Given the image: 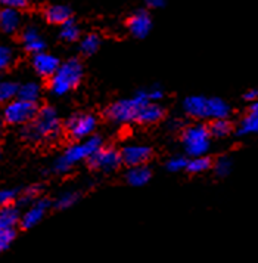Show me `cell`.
Instances as JSON below:
<instances>
[{
    "label": "cell",
    "instance_id": "24",
    "mask_svg": "<svg viewBox=\"0 0 258 263\" xmlns=\"http://www.w3.org/2000/svg\"><path fill=\"white\" fill-rule=\"evenodd\" d=\"M208 132L214 138H226L232 132V123L227 119L212 120V123L208 127Z\"/></svg>",
    "mask_w": 258,
    "mask_h": 263
},
{
    "label": "cell",
    "instance_id": "7",
    "mask_svg": "<svg viewBox=\"0 0 258 263\" xmlns=\"http://www.w3.org/2000/svg\"><path fill=\"white\" fill-rule=\"evenodd\" d=\"M96 126H97V119L93 114L78 112V114L71 116L70 119L67 120L65 130H67L70 138L80 142L84 139H89L93 135Z\"/></svg>",
    "mask_w": 258,
    "mask_h": 263
},
{
    "label": "cell",
    "instance_id": "2",
    "mask_svg": "<svg viewBox=\"0 0 258 263\" xmlns=\"http://www.w3.org/2000/svg\"><path fill=\"white\" fill-rule=\"evenodd\" d=\"M102 146H104V142H102L101 136H90L89 139L70 145L64 151V154L55 160L53 172L58 175L68 173L72 166H75L82 161H89L90 157L93 156L96 151H99Z\"/></svg>",
    "mask_w": 258,
    "mask_h": 263
},
{
    "label": "cell",
    "instance_id": "1",
    "mask_svg": "<svg viewBox=\"0 0 258 263\" xmlns=\"http://www.w3.org/2000/svg\"><path fill=\"white\" fill-rule=\"evenodd\" d=\"M62 123L53 107H43L38 109L35 119L27 124L23 130V138L31 144L53 142L61 136Z\"/></svg>",
    "mask_w": 258,
    "mask_h": 263
},
{
    "label": "cell",
    "instance_id": "3",
    "mask_svg": "<svg viewBox=\"0 0 258 263\" xmlns=\"http://www.w3.org/2000/svg\"><path fill=\"white\" fill-rule=\"evenodd\" d=\"M83 77L82 62L75 58L61 64L56 72L49 79V90L56 96H64L74 90Z\"/></svg>",
    "mask_w": 258,
    "mask_h": 263
},
{
    "label": "cell",
    "instance_id": "20",
    "mask_svg": "<svg viewBox=\"0 0 258 263\" xmlns=\"http://www.w3.org/2000/svg\"><path fill=\"white\" fill-rule=\"evenodd\" d=\"M151 168L148 166H137V167H129L126 173V180L131 186H143L151 180Z\"/></svg>",
    "mask_w": 258,
    "mask_h": 263
},
{
    "label": "cell",
    "instance_id": "16",
    "mask_svg": "<svg viewBox=\"0 0 258 263\" xmlns=\"http://www.w3.org/2000/svg\"><path fill=\"white\" fill-rule=\"evenodd\" d=\"M19 219V210L13 204L0 209V232H16Z\"/></svg>",
    "mask_w": 258,
    "mask_h": 263
},
{
    "label": "cell",
    "instance_id": "22",
    "mask_svg": "<svg viewBox=\"0 0 258 263\" xmlns=\"http://www.w3.org/2000/svg\"><path fill=\"white\" fill-rule=\"evenodd\" d=\"M40 96H42V86L37 82H27V83L21 84L18 89V99L30 102V104L37 105Z\"/></svg>",
    "mask_w": 258,
    "mask_h": 263
},
{
    "label": "cell",
    "instance_id": "15",
    "mask_svg": "<svg viewBox=\"0 0 258 263\" xmlns=\"http://www.w3.org/2000/svg\"><path fill=\"white\" fill-rule=\"evenodd\" d=\"M21 27V13L11 8L0 9V30L6 34L18 31Z\"/></svg>",
    "mask_w": 258,
    "mask_h": 263
},
{
    "label": "cell",
    "instance_id": "13",
    "mask_svg": "<svg viewBox=\"0 0 258 263\" xmlns=\"http://www.w3.org/2000/svg\"><path fill=\"white\" fill-rule=\"evenodd\" d=\"M21 40H23L24 49L33 55H37L40 52H45V48H46V42L43 36L40 34L38 28L34 27V25H28L25 27L21 34Z\"/></svg>",
    "mask_w": 258,
    "mask_h": 263
},
{
    "label": "cell",
    "instance_id": "30",
    "mask_svg": "<svg viewBox=\"0 0 258 263\" xmlns=\"http://www.w3.org/2000/svg\"><path fill=\"white\" fill-rule=\"evenodd\" d=\"M38 194H40V188L38 186H30L28 190L24 191L23 195H18L19 204H24V205L30 207L31 204H34L38 200Z\"/></svg>",
    "mask_w": 258,
    "mask_h": 263
},
{
    "label": "cell",
    "instance_id": "18",
    "mask_svg": "<svg viewBox=\"0 0 258 263\" xmlns=\"http://www.w3.org/2000/svg\"><path fill=\"white\" fill-rule=\"evenodd\" d=\"M45 18L49 24L64 25L71 20V9L65 5H50L45 9Z\"/></svg>",
    "mask_w": 258,
    "mask_h": 263
},
{
    "label": "cell",
    "instance_id": "12",
    "mask_svg": "<svg viewBox=\"0 0 258 263\" xmlns=\"http://www.w3.org/2000/svg\"><path fill=\"white\" fill-rule=\"evenodd\" d=\"M31 64H33L34 71L38 76L46 77V79H50L61 65L58 58L52 53H47V52H40L37 55H33Z\"/></svg>",
    "mask_w": 258,
    "mask_h": 263
},
{
    "label": "cell",
    "instance_id": "26",
    "mask_svg": "<svg viewBox=\"0 0 258 263\" xmlns=\"http://www.w3.org/2000/svg\"><path fill=\"white\" fill-rule=\"evenodd\" d=\"M101 46V37L97 34H87L82 39L80 42V50L83 55H93L94 52H97V49Z\"/></svg>",
    "mask_w": 258,
    "mask_h": 263
},
{
    "label": "cell",
    "instance_id": "6",
    "mask_svg": "<svg viewBox=\"0 0 258 263\" xmlns=\"http://www.w3.org/2000/svg\"><path fill=\"white\" fill-rule=\"evenodd\" d=\"M38 112V107L35 104H30L21 99H13L9 104L5 105L2 119L5 123L12 126H27L35 119Z\"/></svg>",
    "mask_w": 258,
    "mask_h": 263
},
{
    "label": "cell",
    "instance_id": "37",
    "mask_svg": "<svg viewBox=\"0 0 258 263\" xmlns=\"http://www.w3.org/2000/svg\"><path fill=\"white\" fill-rule=\"evenodd\" d=\"M244 98H245L247 101H252V102H257V101H258V89H251V90H248L247 93L244 95Z\"/></svg>",
    "mask_w": 258,
    "mask_h": 263
},
{
    "label": "cell",
    "instance_id": "25",
    "mask_svg": "<svg viewBox=\"0 0 258 263\" xmlns=\"http://www.w3.org/2000/svg\"><path fill=\"white\" fill-rule=\"evenodd\" d=\"M59 36L65 42H75L80 37V27L78 24L71 18L70 21H67L64 25H61V33Z\"/></svg>",
    "mask_w": 258,
    "mask_h": 263
},
{
    "label": "cell",
    "instance_id": "27",
    "mask_svg": "<svg viewBox=\"0 0 258 263\" xmlns=\"http://www.w3.org/2000/svg\"><path fill=\"white\" fill-rule=\"evenodd\" d=\"M210 167H211V160L208 157H196L189 160L186 170L189 173H204Z\"/></svg>",
    "mask_w": 258,
    "mask_h": 263
},
{
    "label": "cell",
    "instance_id": "8",
    "mask_svg": "<svg viewBox=\"0 0 258 263\" xmlns=\"http://www.w3.org/2000/svg\"><path fill=\"white\" fill-rule=\"evenodd\" d=\"M90 167L94 170L104 172V173H109L114 172L120 167L121 164V156L115 148L112 146H102L99 151H96L93 156L89 160Z\"/></svg>",
    "mask_w": 258,
    "mask_h": 263
},
{
    "label": "cell",
    "instance_id": "10",
    "mask_svg": "<svg viewBox=\"0 0 258 263\" xmlns=\"http://www.w3.org/2000/svg\"><path fill=\"white\" fill-rule=\"evenodd\" d=\"M50 209V201L49 200H45V198H38L34 204H31L25 213L21 216L19 219V225L24 228V229H31L34 228L35 225H38L43 217L46 216L47 210Z\"/></svg>",
    "mask_w": 258,
    "mask_h": 263
},
{
    "label": "cell",
    "instance_id": "39",
    "mask_svg": "<svg viewBox=\"0 0 258 263\" xmlns=\"http://www.w3.org/2000/svg\"><path fill=\"white\" fill-rule=\"evenodd\" d=\"M3 126H5V121H3L2 116H0V135H2V132H3Z\"/></svg>",
    "mask_w": 258,
    "mask_h": 263
},
{
    "label": "cell",
    "instance_id": "34",
    "mask_svg": "<svg viewBox=\"0 0 258 263\" xmlns=\"http://www.w3.org/2000/svg\"><path fill=\"white\" fill-rule=\"evenodd\" d=\"M2 5L5 8H11V9H15V11H21V9L28 8V2L27 0H3Z\"/></svg>",
    "mask_w": 258,
    "mask_h": 263
},
{
    "label": "cell",
    "instance_id": "28",
    "mask_svg": "<svg viewBox=\"0 0 258 263\" xmlns=\"http://www.w3.org/2000/svg\"><path fill=\"white\" fill-rule=\"evenodd\" d=\"M77 201H78V194L77 192H64L55 201V207L59 209V210H67V209H71Z\"/></svg>",
    "mask_w": 258,
    "mask_h": 263
},
{
    "label": "cell",
    "instance_id": "31",
    "mask_svg": "<svg viewBox=\"0 0 258 263\" xmlns=\"http://www.w3.org/2000/svg\"><path fill=\"white\" fill-rule=\"evenodd\" d=\"M188 158L186 157H182V156H176V157H171L168 161H167V168L170 170V172H173V173H176V172H182V170H186L188 167Z\"/></svg>",
    "mask_w": 258,
    "mask_h": 263
},
{
    "label": "cell",
    "instance_id": "19",
    "mask_svg": "<svg viewBox=\"0 0 258 263\" xmlns=\"http://www.w3.org/2000/svg\"><path fill=\"white\" fill-rule=\"evenodd\" d=\"M229 114H230V107L224 99H222V98H208L207 119L223 120L227 119Z\"/></svg>",
    "mask_w": 258,
    "mask_h": 263
},
{
    "label": "cell",
    "instance_id": "9",
    "mask_svg": "<svg viewBox=\"0 0 258 263\" xmlns=\"http://www.w3.org/2000/svg\"><path fill=\"white\" fill-rule=\"evenodd\" d=\"M121 163L127 164L129 167H137V166H146V161L152 156V151L146 145H127L120 153Z\"/></svg>",
    "mask_w": 258,
    "mask_h": 263
},
{
    "label": "cell",
    "instance_id": "14",
    "mask_svg": "<svg viewBox=\"0 0 258 263\" xmlns=\"http://www.w3.org/2000/svg\"><path fill=\"white\" fill-rule=\"evenodd\" d=\"M207 105H208V98L205 96H189L183 102L185 112L193 117V119H207Z\"/></svg>",
    "mask_w": 258,
    "mask_h": 263
},
{
    "label": "cell",
    "instance_id": "11",
    "mask_svg": "<svg viewBox=\"0 0 258 263\" xmlns=\"http://www.w3.org/2000/svg\"><path fill=\"white\" fill-rule=\"evenodd\" d=\"M127 28L130 34L136 39H145L152 30V18L146 11H136L127 20Z\"/></svg>",
    "mask_w": 258,
    "mask_h": 263
},
{
    "label": "cell",
    "instance_id": "38",
    "mask_svg": "<svg viewBox=\"0 0 258 263\" xmlns=\"http://www.w3.org/2000/svg\"><path fill=\"white\" fill-rule=\"evenodd\" d=\"M146 5H148L149 8H155V9H158V8H164L165 2L164 0H148V2H146Z\"/></svg>",
    "mask_w": 258,
    "mask_h": 263
},
{
    "label": "cell",
    "instance_id": "35",
    "mask_svg": "<svg viewBox=\"0 0 258 263\" xmlns=\"http://www.w3.org/2000/svg\"><path fill=\"white\" fill-rule=\"evenodd\" d=\"M16 232H0V253L5 251L15 238Z\"/></svg>",
    "mask_w": 258,
    "mask_h": 263
},
{
    "label": "cell",
    "instance_id": "17",
    "mask_svg": "<svg viewBox=\"0 0 258 263\" xmlns=\"http://www.w3.org/2000/svg\"><path fill=\"white\" fill-rule=\"evenodd\" d=\"M163 117H164L163 107L155 102H148L139 109L136 121L141 124H153V123H158Z\"/></svg>",
    "mask_w": 258,
    "mask_h": 263
},
{
    "label": "cell",
    "instance_id": "21",
    "mask_svg": "<svg viewBox=\"0 0 258 263\" xmlns=\"http://www.w3.org/2000/svg\"><path fill=\"white\" fill-rule=\"evenodd\" d=\"M237 132H239V135L258 133V101L251 105L248 114L241 121Z\"/></svg>",
    "mask_w": 258,
    "mask_h": 263
},
{
    "label": "cell",
    "instance_id": "5",
    "mask_svg": "<svg viewBox=\"0 0 258 263\" xmlns=\"http://www.w3.org/2000/svg\"><path fill=\"white\" fill-rule=\"evenodd\" d=\"M182 142L186 154L192 158L205 157L211 146V135L204 124H193L186 127L182 133Z\"/></svg>",
    "mask_w": 258,
    "mask_h": 263
},
{
    "label": "cell",
    "instance_id": "32",
    "mask_svg": "<svg viewBox=\"0 0 258 263\" xmlns=\"http://www.w3.org/2000/svg\"><path fill=\"white\" fill-rule=\"evenodd\" d=\"M232 167H233V164H232V160L230 158H227V157H222L217 163H215V173L219 175V176H227L230 172H232Z\"/></svg>",
    "mask_w": 258,
    "mask_h": 263
},
{
    "label": "cell",
    "instance_id": "23",
    "mask_svg": "<svg viewBox=\"0 0 258 263\" xmlns=\"http://www.w3.org/2000/svg\"><path fill=\"white\" fill-rule=\"evenodd\" d=\"M19 86L11 80H2L0 82V104H9L11 101L18 98Z\"/></svg>",
    "mask_w": 258,
    "mask_h": 263
},
{
    "label": "cell",
    "instance_id": "4",
    "mask_svg": "<svg viewBox=\"0 0 258 263\" xmlns=\"http://www.w3.org/2000/svg\"><path fill=\"white\" fill-rule=\"evenodd\" d=\"M149 102L148 92L146 90H139L136 95L127 98V99H120L117 102L111 104L106 108L105 116L114 123H131L136 121V117L145 104Z\"/></svg>",
    "mask_w": 258,
    "mask_h": 263
},
{
    "label": "cell",
    "instance_id": "29",
    "mask_svg": "<svg viewBox=\"0 0 258 263\" xmlns=\"http://www.w3.org/2000/svg\"><path fill=\"white\" fill-rule=\"evenodd\" d=\"M15 60V52L8 45H0V72L8 70Z\"/></svg>",
    "mask_w": 258,
    "mask_h": 263
},
{
    "label": "cell",
    "instance_id": "36",
    "mask_svg": "<svg viewBox=\"0 0 258 263\" xmlns=\"http://www.w3.org/2000/svg\"><path fill=\"white\" fill-rule=\"evenodd\" d=\"M146 92H148L149 102H155V104H156V101H161V99L164 98V90H163L160 86H153V87H151V89L146 90Z\"/></svg>",
    "mask_w": 258,
    "mask_h": 263
},
{
    "label": "cell",
    "instance_id": "33",
    "mask_svg": "<svg viewBox=\"0 0 258 263\" xmlns=\"http://www.w3.org/2000/svg\"><path fill=\"white\" fill-rule=\"evenodd\" d=\"M15 200H18V192L15 190H0V209L12 205Z\"/></svg>",
    "mask_w": 258,
    "mask_h": 263
},
{
    "label": "cell",
    "instance_id": "40",
    "mask_svg": "<svg viewBox=\"0 0 258 263\" xmlns=\"http://www.w3.org/2000/svg\"><path fill=\"white\" fill-rule=\"evenodd\" d=\"M0 154H2V153H0Z\"/></svg>",
    "mask_w": 258,
    "mask_h": 263
}]
</instances>
